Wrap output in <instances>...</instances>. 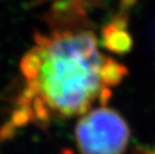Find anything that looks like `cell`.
Listing matches in <instances>:
<instances>
[{
    "mask_svg": "<svg viewBox=\"0 0 155 154\" xmlns=\"http://www.w3.org/2000/svg\"><path fill=\"white\" fill-rule=\"evenodd\" d=\"M131 132L126 120L115 109L98 105L80 115L75 142L80 154H124Z\"/></svg>",
    "mask_w": 155,
    "mask_h": 154,
    "instance_id": "2",
    "label": "cell"
},
{
    "mask_svg": "<svg viewBox=\"0 0 155 154\" xmlns=\"http://www.w3.org/2000/svg\"><path fill=\"white\" fill-rule=\"evenodd\" d=\"M138 154H155V146H153V147H150V148H148V149H145Z\"/></svg>",
    "mask_w": 155,
    "mask_h": 154,
    "instance_id": "3",
    "label": "cell"
},
{
    "mask_svg": "<svg viewBox=\"0 0 155 154\" xmlns=\"http://www.w3.org/2000/svg\"><path fill=\"white\" fill-rule=\"evenodd\" d=\"M19 72L23 87L12 115L16 126L80 116L96 103L104 105L126 75L121 63L103 53L94 32L78 27L36 35Z\"/></svg>",
    "mask_w": 155,
    "mask_h": 154,
    "instance_id": "1",
    "label": "cell"
}]
</instances>
